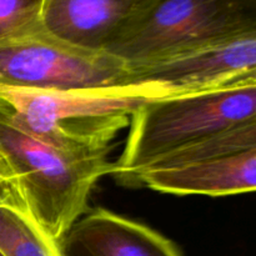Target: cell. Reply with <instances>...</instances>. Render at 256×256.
<instances>
[{
  "label": "cell",
  "mask_w": 256,
  "mask_h": 256,
  "mask_svg": "<svg viewBox=\"0 0 256 256\" xmlns=\"http://www.w3.org/2000/svg\"><path fill=\"white\" fill-rule=\"evenodd\" d=\"M168 98L156 85L92 90L36 92L0 89V106L19 126L74 154L110 152V142L129 126L145 102Z\"/></svg>",
  "instance_id": "2"
},
{
  "label": "cell",
  "mask_w": 256,
  "mask_h": 256,
  "mask_svg": "<svg viewBox=\"0 0 256 256\" xmlns=\"http://www.w3.org/2000/svg\"><path fill=\"white\" fill-rule=\"evenodd\" d=\"M0 252L4 256H62L59 242L28 212L12 185L0 192Z\"/></svg>",
  "instance_id": "10"
},
{
  "label": "cell",
  "mask_w": 256,
  "mask_h": 256,
  "mask_svg": "<svg viewBox=\"0 0 256 256\" xmlns=\"http://www.w3.org/2000/svg\"><path fill=\"white\" fill-rule=\"evenodd\" d=\"M256 32V0H152L109 50L128 65L164 62Z\"/></svg>",
  "instance_id": "4"
},
{
  "label": "cell",
  "mask_w": 256,
  "mask_h": 256,
  "mask_svg": "<svg viewBox=\"0 0 256 256\" xmlns=\"http://www.w3.org/2000/svg\"><path fill=\"white\" fill-rule=\"evenodd\" d=\"M9 185H12V176H10L6 165L0 159V192Z\"/></svg>",
  "instance_id": "13"
},
{
  "label": "cell",
  "mask_w": 256,
  "mask_h": 256,
  "mask_svg": "<svg viewBox=\"0 0 256 256\" xmlns=\"http://www.w3.org/2000/svg\"><path fill=\"white\" fill-rule=\"evenodd\" d=\"M59 246L62 256H182L160 232L104 208L82 215Z\"/></svg>",
  "instance_id": "9"
},
{
  "label": "cell",
  "mask_w": 256,
  "mask_h": 256,
  "mask_svg": "<svg viewBox=\"0 0 256 256\" xmlns=\"http://www.w3.org/2000/svg\"><path fill=\"white\" fill-rule=\"evenodd\" d=\"M152 84L168 96L256 84V32L184 56L129 65L128 85Z\"/></svg>",
  "instance_id": "6"
},
{
  "label": "cell",
  "mask_w": 256,
  "mask_h": 256,
  "mask_svg": "<svg viewBox=\"0 0 256 256\" xmlns=\"http://www.w3.org/2000/svg\"><path fill=\"white\" fill-rule=\"evenodd\" d=\"M256 146V120L216 138L190 145L158 159L146 169H169Z\"/></svg>",
  "instance_id": "11"
},
{
  "label": "cell",
  "mask_w": 256,
  "mask_h": 256,
  "mask_svg": "<svg viewBox=\"0 0 256 256\" xmlns=\"http://www.w3.org/2000/svg\"><path fill=\"white\" fill-rule=\"evenodd\" d=\"M45 0H0V40L42 30Z\"/></svg>",
  "instance_id": "12"
},
{
  "label": "cell",
  "mask_w": 256,
  "mask_h": 256,
  "mask_svg": "<svg viewBox=\"0 0 256 256\" xmlns=\"http://www.w3.org/2000/svg\"><path fill=\"white\" fill-rule=\"evenodd\" d=\"M174 195L228 196L256 192V146L169 169H148L126 185Z\"/></svg>",
  "instance_id": "8"
},
{
  "label": "cell",
  "mask_w": 256,
  "mask_h": 256,
  "mask_svg": "<svg viewBox=\"0 0 256 256\" xmlns=\"http://www.w3.org/2000/svg\"><path fill=\"white\" fill-rule=\"evenodd\" d=\"M129 65L44 30L0 40V89L68 92L124 86Z\"/></svg>",
  "instance_id": "5"
},
{
  "label": "cell",
  "mask_w": 256,
  "mask_h": 256,
  "mask_svg": "<svg viewBox=\"0 0 256 256\" xmlns=\"http://www.w3.org/2000/svg\"><path fill=\"white\" fill-rule=\"evenodd\" d=\"M152 0H45L42 28L65 42L109 52Z\"/></svg>",
  "instance_id": "7"
},
{
  "label": "cell",
  "mask_w": 256,
  "mask_h": 256,
  "mask_svg": "<svg viewBox=\"0 0 256 256\" xmlns=\"http://www.w3.org/2000/svg\"><path fill=\"white\" fill-rule=\"evenodd\" d=\"M256 120V84L222 86L148 102L132 115L120 160L119 180L172 152L199 144Z\"/></svg>",
  "instance_id": "3"
},
{
  "label": "cell",
  "mask_w": 256,
  "mask_h": 256,
  "mask_svg": "<svg viewBox=\"0 0 256 256\" xmlns=\"http://www.w3.org/2000/svg\"><path fill=\"white\" fill-rule=\"evenodd\" d=\"M0 256H4V255H2V252H0Z\"/></svg>",
  "instance_id": "14"
},
{
  "label": "cell",
  "mask_w": 256,
  "mask_h": 256,
  "mask_svg": "<svg viewBox=\"0 0 256 256\" xmlns=\"http://www.w3.org/2000/svg\"><path fill=\"white\" fill-rule=\"evenodd\" d=\"M108 154L59 149L19 126L0 106V159L9 170L12 190L58 242L88 212L95 184L115 172Z\"/></svg>",
  "instance_id": "1"
}]
</instances>
